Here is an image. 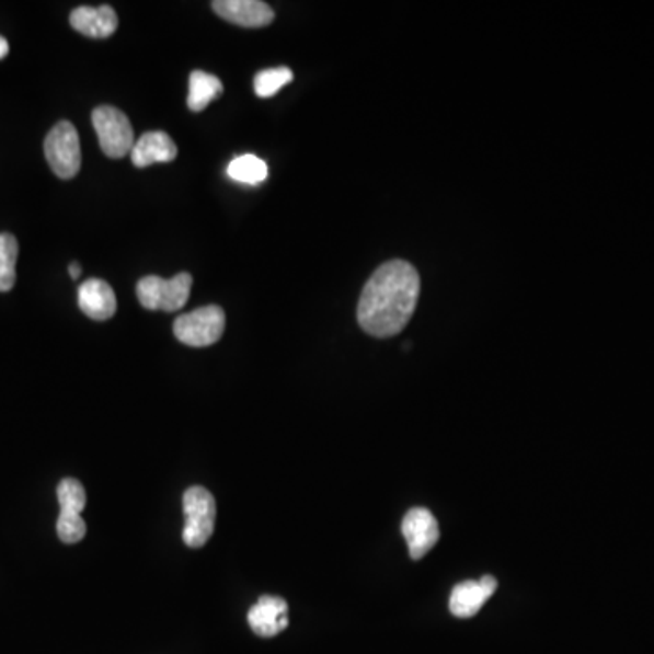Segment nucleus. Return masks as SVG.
I'll return each mask as SVG.
<instances>
[{
  "mask_svg": "<svg viewBox=\"0 0 654 654\" xmlns=\"http://www.w3.org/2000/svg\"><path fill=\"white\" fill-rule=\"evenodd\" d=\"M421 277L410 262L391 261L367 280L358 300V324L367 335L389 339L404 330L415 313Z\"/></svg>",
  "mask_w": 654,
  "mask_h": 654,
  "instance_id": "nucleus-1",
  "label": "nucleus"
},
{
  "mask_svg": "<svg viewBox=\"0 0 654 654\" xmlns=\"http://www.w3.org/2000/svg\"><path fill=\"white\" fill-rule=\"evenodd\" d=\"M193 277L190 273H179L173 278L149 277L140 278L137 284V298L140 306L149 311H181L190 300Z\"/></svg>",
  "mask_w": 654,
  "mask_h": 654,
  "instance_id": "nucleus-2",
  "label": "nucleus"
},
{
  "mask_svg": "<svg viewBox=\"0 0 654 654\" xmlns=\"http://www.w3.org/2000/svg\"><path fill=\"white\" fill-rule=\"evenodd\" d=\"M184 504V531L182 538L187 548H203L215 531L217 504L208 490L200 485L190 487L182 498Z\"/></svg>",
  "mask_w": 654,
  "mask_h": 654,
  "instance_id": "nucleus-3",
  "label": "nucleus"
},
{
  "mask_svg": "<svg viewBox=\"0 0 654 654\" xmlns=\"http://www.w3.org/2000/svg\"><path fill=\"white\" fill-rule=\"evenodd\" d=\"M91 123L95 128L99 145L110 159H123L131 153L135 139L134 126L121 110L113 106H101L91 113Z\"/></svg>",
  "mask_w": 654,
  "mask_h": 654,
  "instance_id": "nucleus-4",
  "label": "nucleus"
},
{
  "mask_svg": "<svg viewBox=\"0 0 654 654\" xmlns=\"http://www.w3.org/2000/svg\"><path fill=\"white\" fill-rule=\"evenodd\" d=\"M226 330V313L220 306H204L175 320L173 333L182 344L192 347H208L222 339Z\"/></svg>",
  "mask_w": 654,
  "mask_h": 654,
  "instance_id": "nucleus-5",
  "label": "nucleus"
},
{
  "mask_svg": "<svg viewBox=\"0 0 654 654\" xmlns=\"http://www.w3.org/2000/svg\"><path fill=\"white\" fill-rule=\"evenodd\" d=\"M44 154L51 171L62 181H70L79 173L82 153H80L79 134L73 124L68 121L55 124L54 129L44 140Z\"/></svg>",
  "mask_w": 654,
  "mask_h": 654,
  "instance_id": "nucleus-6",
  "label": "nucleus"
},
{
  "mask_svg": "<svg viewBox=\"0 0 654 654\" xmlns=\"http://www.w3.org/2000/svg\"><path fill=\"white\" fill-rule=\"evenodd\" d=\"M59 496L60 515L57 520V535L65 543H77L85 537V521L82 520V510L85 509L84 485L79 480L65 479L57 487Z\"/></svg>",
  "mask_w": 654,
  "mask_h": 654,
  "instance_id": "nucleus-7",
  "label": "nucleus"
},
{
  "mask_svg": "<svg viewBox=\"0 0 654 654\" xmlns=\"http://www.w3.org/2000/svg\"><path fill=\"white\" fill-rule=\"evenodd\" d=\"M402 535L410 548L411 559L421 560L435 548L440 538V529L432 510L415 507L404 516Z\"/></svg>",
  "mask_w": 654,
  "mask_h": 654,
  "instance_id": "nucleus-8",
  "label": "nucleus"
},
{
  "mask_svg": "<svg viewBox=\"0 0 654 654\" xmlns=\"http://www.w3.org/2000/svg\"><path fill=\"white\" fill-rule=\"evenodd\" d=\"M223 21L242 27H264L272 24L275 11L261 0H217L211 4Z\"/></svg>",
  "mask_w": 654,
  "mask_h": 654,
  "instance_id": "nucleus-9",
  "label": "nucleus"
},
{
  "mask_svg": "<svg viewBox=\"0 0 654 654\" xmlns=\"http://www.w3.org/2000/svg\"><path fill=\"white\" fill-rule=\"evenodd\" d=\"M248 622L262 639L277 636L289 626L288 604L278 596H262L248 612Z\"/></svg>",
  "mask_w": 654,
  "mask_h": 654,
  "instance_id": "nucleus-10",
  "label": "nucleus"
},
{
  "mask_svg": "<svg viewBox=\"0 0 654 654\" xmlns=\"http://www.w3.org/2000/svg\"><path fill=\"white\" fill-rule=\"evenodd\" d=\"M498 582L485 575L480 581L463 582L451 590L449 611L458 618H471L484 607L485 601L495 595Z\"/></svg>",
  "mask_w": 654,
  "mask_h": 654,
  "instance_id": "nucleus-11",
  "label": "nucleus"
},
{
  "mask_svg": "<svg viewBox=\"0 0 654 654\" xmlns=\"http://www.w3.org/2000/svg\"><path fill=\"white\" fill-rule=\"evenodd\" d=\"M79 308L91 320L104 322L117 313V297L106 280L90 278L80 284Z\"/></svg>",
  "mask_w": 654,
  "mask_h": 654,
  "instance_id": "nucleus-12",
  "label": "nucleus"
},
{
  "mask_svg": "<svg viewBox=\"0 0 654 654\" xmlns=\"http://www.w3.org/2000/svg\"><path fill=\"white\" fill-rule=\"evenodd\" d=\"M70 24L74 32L82 33L85 37L107 38L117 32L118 16L112 5H80L71 11Z\"/></svg>",
  "mask_w": 654,
  "mask_h": 654,
  "instance_id": "nucleus-13",
  "label": "nucleus"
},
{
  "mask_svg": "<svg viewBox=\"0 0 654 654\" xmlns=\"http://www.w3.org/2000/svg\"><path fill=\"white\" fill-rule=\"evenodd\" d=\"M175 142L164 131H148L135 142L131 149V160L137 168H148L153 164H165L176 159Z\"/></svg>",
  "mask_w": 654,
  "mask_h": 654,
  "instance_id": "nucleus-14",
  "label": "nucleus"
},
{
  "mask_svg": "<svg viewBox=\"0 0 654 654\" xmlns=\"http://www.w3.org/2000/svg\"><path fill=\"white\" fill-rule=\"evenodd\" d=\"M223 85L218 77L206 73V71H193L190 77V95H187V107L192 112H203L211 102L222 95Z\"/></svg>",
  "mask_w": 654,
  "mask_h": 654,
  "instance_id": "nucleus-15",
  "label": "nucleus"
},
{
  "mask_svg": "<svg viewBox=\"0 0 654 654\" xmlns=\"http://www.w3.org/2000/svg\"><path fill=\"white\" fill-rule=\"evenodd\" d=\"M228 175L240 184L256 186L267 179V164L255 154H240L228 165Z\"/></svg>",
  "mask_w": 654,
  "mask_h": 654,
  "instance_id": "nucleus-16",
  "label": "nucleus"
},
{
  "mask_svg": "<svg viewBox=\"0 0 654 654\" xmlns=\"http://www.w3.org/2000/svg\"><path fill=\"white\" fill-rule=\"evenodd\" d=\"M19 242L11 233H0V292L10 291L16 280Z\"/></svg>",
  "mask_w": 654,
  "mask_h": 654,
  "instance_id": "nucleus-17",
  "label": "nucleus"
},
{
  "mask_svg": "<svg viewBox=\"0 0 654 654\" xmlns=\"http://www.w3.org/2000/svg\"><path fill=\"white\" fill-rule=\"evenodd\" d=\"M292 80V71L289 68H272V70H264L261 73H256L255 93L262 99L267 96L277 95L278 91L283 90L284 85L289 84Z\"/></svg>",
  "mask_w": 654,
  "mask_h": 654,
  "instance_id": "nucleus-18",
  "label": "nucleus"
},
{
  "mask_svg": "<svg viewBox=\"0 0 654 654\" xmlns=\"http://www.w3.org/2000/svg\"><path fill=\"white\" fill-rule=\"evenodd\" d=\"M8 51H10V44L4 37H0V59H4Z\"/></svg>",
  "mask_w": 654,
  "mask_h": 654,
  "instance_id": "nucleus-19",
  "label": "nucleus"
},
{
  "mask_svg": "<svg viewBox=\"0 0 654 654\" xmlns=\"http://www.w3.org/2000/svg\"><path fill=\"white\" fill-rule=\"evenodd\" d=\"M80 273H82V269H80V266L79 264H77V262H73V264H71L70 266L71 278H73V280H77V278L80 277Z\"/></svg>",
  "mask_w": 654,
  "mask_h": 654,
  "instance_id": "nucleus-20",
  "label": "nucleus"
}]
</instances>
